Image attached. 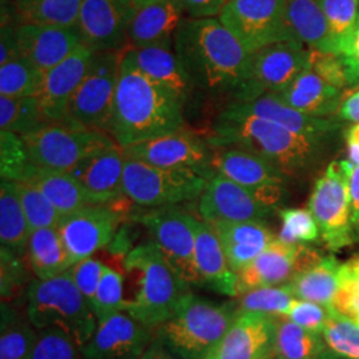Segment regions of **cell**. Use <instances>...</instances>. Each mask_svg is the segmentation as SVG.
<instances>
[{
    "instance_id": "obj_17",
    "label": "cell",
    "mask_w": 359,
    "mask_h": 359,
    "mask_svg": "<svg viewBox=\"0 0 359 359\" xmlns=\"http://www.w3.org/2000/svg\"><path fill=\"white\" fill-rule=\"evenodd\" d=\"M154 330L118 311L97 322L90 342L81 348L84 359H140L154 341Z\"/></svg>"
},
{
    "instance_id": "obj_1",
    "label": "cell",
    "mask_w": 359,
    "mask_h": 359,
    "mask_svg": "<svg viewBox=\"0 0 359 359\" xmlns=\"http://www.w3.org/2000/svg\"><path fill=\"white\" fill-rule=\"evenodd\" d=\"M330 139L292 132L268 120L226 107L206 142L212 148H237L257 154L290 177H304L321 164Z\"/></svg>"
},
{
    "instance_id": "obj_32",
    "label": "cell",
    "mask_w": 359,
    "mask_h": 359,
    "mask_svg": "<svg viewBox=\"0 0 359 359\" xmlns=\"http://www.w3.org/2000/svg\"><path fill=\"white\" fill-rule=\"evenodd\" d=\"M27 256L31 269L39 280L56 277L74 265L57 228L31 231Z\"/></svg>"
},
{
    "instance_id": "obj_19",
    "label": "cell",
    "mask_w": 359,
    "mask_h": 359,
    "mask_svg": "<svg viewBox=\"0 0 359 359\" xmlns=\"http://www.w3.org/2000/svg\"><path fill=\"white\" fill-rule=\"evenodd\" d=\"M93 56L95 52L81 44L60 65L44 72L36 97L50 124L65 121L67 107L88 74Z\"/></svg>"
},
{
    "instance_id": "obj_6",
    "label": "cell",
    "mask_w": 359,
    "mask_h": 359,
    "mask_svg": "<svg viewBox=\"0 0 359 359\" xmlns=\"http://www.w3.org/2000/svg\"><path fill=\"white\" fill-rule=\"evenodd\" d=\"M27 314L38 329L55 327L86 346L97 329L88 301L65 271L47 280H34L27 287Z\"/></svg>"
},
{
    "instance_id": "obj_5",
    "label": "cell",
    "mask_w": 359,
    "mask_h": 359,
    "mask_svg": "<svg viewBox=\"0 0 359 359\" xmlns=\"http://www.w3.org/2000/svg\"><path fill=\"white\" fill-rule=\"evenodd\" d=\"M124 268L139 276L137 293L126 301L124 311L152 330L170 318L180 299L191 292L152 240L133 248L124 258Z\"/></svg>"
},
{
    "instance_id": "obj_55",
    "label": "cell",
    "mask_w": 359,
    "mask_h": 359,
    "mask_svg": "<svg viewBox=\"0 0 359 359\" xmlns=\"http://www.w3.org/2000/svg\"><path fill=\"white\" fill-rule=\"evenodd\" d=\"M338 283L335 299L359 295V256H354L339 265Z\"/></svg>"
},
{
    "instance_id": "obj_54",
    "label": "cell",
    "mask_w": 359,
    "mask_h": 359,
    "mask_svg": "<svg viewBox=\"0 0 359 359\" xmlns=\"http://www.w3.org/2000/svg\"><path fill=\"white\" fill-rule=\"evenodd\" d=\"M1 34H0V67L20 57V48L16 35V23L13 20L11 10L1 7Z\"/></svg>"
},
{
    "instance_id": "obj_3",
    "label": "cell",
    "mask_w": 359,
    "mask_h": 359,
    "mask_svg": "<svg viewBox=\"0 0 359 359\" xmlns=\"http://www.w3.org/2000/svg\"><path fill=\"white\" fill-rule=\"evenodd\" d=\"M185 128L184 105L123 56L109 135L120 148Z\"/></svg>"
},
{
    "instance_id": "obj_53",
    "label": "cell",
    "mask_w": 359,
    "mask_h": 359,
    "mask_svg": "<svg viewBox=\"0 0 359 359\" xmlns=\"http://www.w3.org/2000/svg\"><path fill=\"white\" fill-rule=\"evenodd\" d=\"M1 298H11L26 280V268L22 257L1 249Z\"/></svg>"
},
{
    "instance_id": "obj_61",
    "label": "cell",
    "mask_w": 359,
    "mask_h": 359,
    "mask_svg": "<svg viewBox=\"0 0 359 359\" xmlns=\"http://www.w3.org/2000/svg\"><path fill=\"white\" fill-rule=\"evenodd\" d=\"M346 145L348 160L359 165V123L347 129Z\"/></svg>"
},
{
    "instance_id": "obj_12",
    "label": "cell",
    "mask_w": 359,
    "mask_h": 359,
    "mask_svg": "<svg viewBox=\"0 0 359 359\" xmlns=\"http://www.w3.org/2000/svg\"><path fill=\"white\" fill-rule=\"evenodd\" d=\"M311 50L297 41H280L252 53L248 77L234 102H250L264 95L280 93L308 69Z\"/></svg>"
},
{
    "instance_id": "obj_57",
    "label": "cell",
    "mask_w": 359,
    "mask_h": 359,
    "mask_svg": "<svg viewBox=\"0 0 359 359\" xmlns=\"http://www.w3.org/2000/svg\"><path fill=\"white\" fill-rule=\"evenodd\" d=\"M350 193V213L351 225L355 234L357 243L359 241V165L353 164L350 160H345Z\"/></svg>"
},
{
    "instance_id": "obj_2",
    "label": "cell",
    "mask_w": 359,
    "mask_h": 359,
    "mask_svg": "<svg viewBox=\"0 0 359 359\" xmlns=\"http://www.w3.org/2000/svg\"><path fill=\"white\" fill-rule=\"evenodd\" d=\"M175 51L196 88L233 96L248 77L252 53L216 18H188L175 38Z\"/></svg>"
},
{
    "instance_id": "obj_47",
    "label": "cell",
    "mask_w": 359,
    "mask_h": 359,
    "mask_svg": "<svg viewBox=\"0 0 359 359\" xmlns=\"http://www.w3.org/2000/svg\"><path fill=\"white\" fill-rule=\"evenodd\" d=\"M27 359H84L81 346L65 332L48 327L39 330L38 341Z\"/></svg>"
},
{
    "instance_id": "obj_50",
    "label": "cell",
    "mask_w": 359,
    "mask_h": 359,
    "mask_svg": "<svg viewBox=\"0 0 359 359\" xmlns=\"http://www.w3.org/2000/svg\"><path fill=\"white\" fill-rule=\"evenodd\" d=\"M313 51V50H311ZM310 68L321 76L327 84L333 86L338 90H344L348 88V77L344 63L335 53L327 52H311Z\"/></svg>"
},
{
    "instance_id": "obj_22",
    "label": "cell",
    "mask_w": 359,
    "mask_h": 359,
    "mask_svg": "<svg viewBox=\"0 0 359 359\" xmlns=\"http://www.w3.org/2000/svg\"><path fill=\"white\" fill-rule=\"evenodd\" d=\"M126 157L123 148H114L92 154L68 172L90 197L92 205L107 204L124 196L123 175Z\"/></svg>"
},
{
    "instance_id": "obj_37",
    "label": "cell",
    "mask_w": 359,
    "mask_h": 359,
    "mask_svg": "<svg viewBox=\"0 0 359 359\" xmlns=\"http://www.w3.org/2000/svg\"><path fill=\"white\" fill-rule=\"evenodd\" d=\"M327 350L322 334L301 327L287 317H277L273 359H318Z\"/></svg>"
},
{
    "instance_id": "obj_58",
    "label": "cell",
    "mask_w": 359,
    "mask_h": 359,
    "mask_svg": "<svg viewBox=\"0 0 359 359\" xmlns=\"http://www.w3.org/2000/svg\"><path fill=\"white\" fill-rule=\"evenodd\" d=\"M226 3L228 0H182L185 13L196 19L217 16Z\"/></svg>"
},
{
    "instance_id": "obj_40",
    "label": "cell",
    "mask_w": 359,
    "mask_h": 359,
    "mask_svg": "<svg viewBox=\"0 0 359 359\" xmlns=\"http://www.w3.org/2000/svg\"><path fill=\"white\" fill-rule=\"evenodd\" d=\"M297 298L292 294L287 285L255 289L244 293L236 301L241 313H261L271 317H286L294 308Z\"/></svg>"
},
{
    "instance_id": "obj_8",
    "label": "cell",
    "mask_w": 359,
    "mask_h": 359,
    "mask_svg": "<svg viewBox=\"0 0 359 359\" xmlns=\"http://www.w3.org/2000/svg\"><path fill=\"white\" fill-rule=\"evenodd\" d=\"M208 181L192 169L154 167L126 158L123 193L136 205L156 209L200 198Z\"/></svg>"
},
{
    "instance_id": "obj_44",
    "label": "cell",
    "mask_w": 359,
    "mask_h": 359,
    "mask_svg": "<svg viewBox=\"0 0 359 359\" xmlns=\"http://www.w3.org/2000/svg\"><path fill=\"white\" fill-rule=\"evenodd\" d=\"M90 306L97 322L118 311H124V278L121 273L107 268L96 293L90 299Z\"/></svg>"
},
{
    "instance_id": "obj_38",
    "label": "cell",
    "mask_w": 359,
    "mask_h": 359,
    "mask_svg": "<svg viewBox=\"0 0 359 359\" xmlns=\"http://www.w3.org/2000/svg\"><path fill=\"white\" fill-rule=\"evenodd\" d=\"M39 330L31 323L28 314L16 306L1 302L0 359H27L38 341Z\"/></svg>"
},
{
    "instance_id": "obj_35",
    "label": "cell",
    "mask_w": 359,
    "mask_h": 359,
    "mask_svg": "<svg viewBox=\"0 0 359 359\" xmlns=\"http://www.w3.org/2000/svg\"><path fill=\"white\" fill-rule=\"evenodd\" d=\"M29 226L23 206L15 189V182L1 180L0 184V243L1 249L16 256L27 253Z\"/></svg>"
},
{
    "instance_id": "obj_15",
    "label": "cell",
    "mask_w": 359,
    "mask_h": 359,
    "mask_svg": "<svg viewBox=\"0 0 359 359\" xmlns=\"http://www.w3.org/2000/svg\"><path fill=\"white\" fill-rule=\"evenodd\" d=\"M136 10L133 0H83L76 25L83 44L93 52L126 51Z\"/></svg>"
},
{
    "instance_id": "obj_41",
    "label": "cell",
    "mask_w": 359,
    "mask_h": 359,
    "mask_svg": "<svg viewBox=\"0 0 359 359\" xmlns=\"http://www.w3.org/2000/svg\"><path fill=\"white\" fill-rule=\"evenodd\" d=\"M44 72L20 56L0 67V95L7 97L36 96Z\"/></svg>"
},
{
    "instance_id": "obj_34",
    "label": "cell",
    "mask_w": 359,
    "mask_h": 359,
    "mask_svg": "<svg viewBox=\"0 0 359 359\" xmlns=\"http://www.w3.org/2000/svg\"><path fill=\"white\" fill-rule=\"evenodd\" d=\"M46 194L62 217L75 213L84 206L92 205L90 197L71 175L35 168L25 181Z\"/></svg>"
},
{
    "instance_id": "obj_59",
    "label": "cell",
    "mask_w": 359,
    "mask_h": 359,
    "mask_svg": "<svg viewBox=\"0 0 359 359\" xmlns=\"http://www.w3.org/2000/svg\"><path fill=\"white\" fill-rule=\"evenodd\" d=\"M332 309L359 327V295L350 298H337L334 299Z\"/></svg>"
},
{
    "instance_id": "obj_63",
    "label": "cell",
    "mask_w": 359,
    "mask_h": 359,
    "mask_svg": "<svg viewBox=\"0 0 359 359\" xmlns=\"http://www.w3.org/2000/svg\"><path fill=\"white\" fill-rule=\"evenodd\" d=\"M318 359H346L344 358V357H339L338 354H335V353H333L330 348L322 355V357H320Z\"/></svg>"
},
{
    "instance_id": "obj_29",
    "label": "cell",
    "mask_w": 359,
    "mask_h": 359,
    "mask_svg": "<svg viewBox=\"0 0 359 359\" xmlns=\"http://www.w3.org/2000/svg\"><path fill=\"white\" fill-rule=\"evenodd\" d=\"M210 225L217 231L225 256L234 273H238L252 262L277 238L266 221H224Z\"/></svg>"
},
{
    "instance_id": "obj_11",
    "label": "cell",
    "mask_w": 359,
    "mask_h": 359,
    "mask_svg": "<svg viewBox=\"0 0 359 359\" xmlns=\"http://www.w3.org/2000/svg\"><path fill=\"white\" fill-rule=\"evenodd\" d=\"M308 206L320 226L322 240L330 252L342 250L357 243L351 225L345 160L333 161L327 165L316 181Z\"/></svg>"
},
{
    "instance_id": "obj_30",
    "label": "cell",
    "mask_w": 359,
    "mask_h": 359,
    "mask_svg": "<svg viewBox=\"0 0 359 359\" xmlns=\"http://www.w3.org/2000/svg\"><path fill=\"white\" fill-rule=\"evenodd\" d=\"M273 95V93H271ZM281 102L314 117H333L344 102V90L327 84L310 67L283 92L274 93Z\"/></svg>"
},
{
    "instance_id": "obj_28",
    "label": "cell",
    "mask_w": 359,
    "mask_h": 359,
    "mask_svg": "<svg viewBox=\"0 0 359 359\" xmlns=\"http://www.w3.org/2000/svg\"><path fill=\"white\" fill-rule=\"evenodd\" d=\"M212 167L215 173L249 189L266 184L287 185L292 180L268 160L237 148H213Z\"/></svg>"
},
{
    "instance_id": "obj_48",
    "label": "cell",
    "mask_w": 359,
    "mask_h": 359,
    "mask_svg": "<svg viewBox=\"0 0 359 359\" xmlns=\"http://www.w3.org/2000/svg\"><path fill=\"white\" fill-rule=\"evenodd\" d=\"M322 11L330 27L335 43L344 38L357 23L359 16V0H318Z\"/></svg>"
},
{
    "instance_id": "obj_56",
    "label": "cell",
    "mask_w": 359,
    "mask_h": 359,
    "mask_svg": "<svg viewBox=\"0 0 359 359\" xmlns=\"http://www.w3.org/2000/svg\"><path fill=\"white\" fill-rule=\"evenodd\" d=\"M250 192L261 205L271 212L283 204L289 193L285 184H266L250 189Z\"/></svg>"
},
{
    "instance_id": "obj_33",
    "label": "cell",
    "mask_w": 359,
    "mask_h": 359,
    "mask_svg": "<svg viewBox=\"0 0 359 359\" xmlns=\"http://www.w3.org/2000/svg\"><path fill=\"white\" fill-rule=\"evenodd\" d=\"M339 265L341 262L333 255L325 256L320 264L295 276L286 285L297 299L332 308L339 286Z\"/></svg>"
},
{
    "instance_id": "obj_20",
    "label": "cell",
    "mask_w": 359,
    "mask_h": 359,
    "mask_svg": "<svg viewBox=\"0 0 359 359\" xmlns=\"http://www.w3.org/2000/svg\"><path fill=\"white\" fill-rule=\"evenodd\" d=\"M277 317L241 313L204 359H273Z\"/></svg>"
},
{
    "instance_id": "obj_25",
    "label": "cell",
    "mask_w": 359,
    "mask_h": 359,
    "mask_svg": "<svg viewBox=\"0 0 359 359\" xmlns=\"http://www.w3.org/2000/svg\"><path fill=\"white\" fill-rule=\"evenodd\" d=\"M124 57L139 68L144 75L170 90L184 107L188 104L196 87L180 63L175 46L163 44L144 48H127Z\"/></svg>"
},
{
    "instance_id": "obj_14",
    "label": "cell",
    "mask_w": 359,
    "mask_h": 359,
    "mask_svg": "<svg viewBox=\"0 0 359 359\" xmlns=\"http://www.w3.org/2000/svg\"><path fill=\"white\" fill-rule=\"evenodd\" d=\"M126 158L160 168L192 169L206 180L216 173L212 167L213 148L187 129L163 135L123 149Z\"/></svg>"
},
{
    "instance_id": "obj_51",
    "label": "cell",
    "mask_w": 359,
    "mask_h": 359,
    "mask_svg": "<svg viewBox=\"0 0 359 359\" xmlns=\"http://www.w3.org/2000/svg\"><path fill=\"white\" fill-rule=\"evenodd\" d=\"M334 53L344 63L348 86L359 88V16L354 27L335 43Z\"/></svg>"
},
{
    "instance_id": "obj_62",
    "label": "cell",
    "mask_w": 359,
    "mask_h": 359,
    "mask_svg": "<svg viewBox=\"0 0 359 359\" xmlns=\"http://www.w3.org/2000/svg\"><path fill=\"white\" fill-rule=\"evenodd\" d=\"M140 359H177L156 337Z\"/></svg>"
},
{
    "instance_id": "obj_23",
    "label": "cell",
    "mask_w": 359,
    "mask_h": 359,
    "mask_svg": "<svg viewBox=\"0 0 359 359\" xmlns=\"http://www.w3.org/2000/svg\"><path fill=\"white\" fill-rule=\"evenodd\" d=\"M185 13L182 0H161L137 8L129 25V48L175 46Z\"/></svg>"
},
{
    "instance_id": "obj_18",
    "label": "cell",
    "mask_w": 359,
    "mask_h": 359,
    "mask_svg": "<svg viewBox=\"0 0 359 359\" xmlns=\"http://www.w3.org/2000/svg\"><path fill=\"white\" fill-rule=\"evenodd\" d=\"M200 219L208 224L266 221L273 212L261 205L249 188L216 173L198 201Z\"/></svg>"
},
{
    "instance_id": "obj_49",
    "label": "cell",
    "mask_w": 359,
    "mask_h": 359,
    "mask_svg": "<svg viewBox=\"0 0 359 359\" xmlns=\"http://www.w3.org/2000/svg\"><path fill=\"white\" fill-rule=\"evenodd\" d=\"M107 268L108 266L104 265L102 261L90 257L72 265L69 269L67 270V273L90 304V299L93 298V295L99 287V283L102 281Z\"/></svg>"
},
{
    "instance_id": "obj_36",
    "label": "cell",
    "mask_w": 359,
    "mask_h": 359,
    "mask_svg": "<svg viewBox=\"0 0 359 359\" xmlns=\"http://www.w3.org/2000/svg\"><path fill=\"white\" fill-rule=\"evenodd\" d=\"M83 0H11L16 25L76 27Z\"/></svg>"
},
{
    "instance_id": "obj_39",
    "label": "cell",
    "mask_w": 359,
    "mask_h": 359,
    "mask_svg": "<svg viewBox=\"0 0 359 359\" xmlns=\"http://www.w3.org/2000/svg\"><path fill=\"white\" fill-rule=\"evenodd\" d=\"M50 124L43 115L36 96L7 97L0 96V129L26 136Z\"/></svg>"
},
{
    "instance_id": "obj_24",
    "label": "cell",
    "mask_w": 359,
    "mask_h": 359,
    "mask_svg": "<svg viewBox=\"0 0 359 359\" xmlns=\"http://www.w3.org/2000/svg\"><path fill=\"white\" fill-rule=\"evenodd\" d=\"M229 107L249 115L268 120L295 133L330 139L341 128L339 120L334 117H314L302 114L281 102L276 95H264L250 102H233Z\"/></svg>"
},
{
    "instance_id": "obj_46",
    "label": "cell",
    "mask_w": 359,
    "mask_h": 359,
    "mask_svg": "<svg viewBox=\"0 0 359 359\" xmlns=\"http://www.w3.org/2000/svg\"><path fill=\"white\" fill-rule=\"evenodd\" d=\"M283 228L277 236L285 244L314 243L321 237L320 226L309 209L287 208L280 210Z\"/></svg>"
},
{
    "instance_id": "obj_7",
    "label": "cell",
    "mask_w": 359,
    "mask_h": 359,
    "mask_svg": "<svg viewBox=\"0 0 359 359\" xmlns=\"http://www.w3.org/2000/svg\"><path fill=\"white\" fill-rule=\"evenodd\" d=\"M124 52H95L90 71L68 104L62 124L109 135Z\"/></svg>"
},
{
    "instance_id": "obj_13",
    "label": "cell",
    "mask_w": 359,
    "mask_h": 359,
    "mask_svg": "<svg viewBox=\"0 0 359 359\" xmlns=\"http://www.w3.org/2000/svg\"><path fill=\"white\" fill-rule=\"evenodd\" d=\"M286 0H228L218 20L249 53L280 41H292L285 22Z\"/></svg>"
},
{
    "instance_id": "obj_26",
    "label": "cell",
    "mask_w": 359,
    "mask_h": 359,
    "mask_svg": "<svg viewBox=\"0 0 359 359\" xmlns=\"http://www.w3.org/2000/svg\"><path fill=\"white\" fill-rule=\"evenodd\" d=\"M299 244H285L278 237L252 262L237 273L240 297L255 289L280 286L293 280Z\"/></svg>"
},
{
    "instance_id": "obj_27",
    "label": "cell",
    "mask_w": 359,
    "mask_h": 359,
    "mask_svg": "<svg viewBox=\"0 0 359 359\" xmlns=\"http://www.w3.org/2000/svg\"><path fill=\"white\" fill-rule=\"evenodd\" d=\"M194 236V259L204 286L219 294L237 297V273L231 270L213 225L197 218Z\"/></svg>"
},
{
    "instance_id": "obj_45",
    "label": "cell",
    "mask_w": 359,
    "mask_h": 359,
    "mask_svg": "<svg viewBox=\"0 0 359 359\" xmlns=\"http://www.w3.org/2000/svg\"><path fill=\"white\" fill-rule=\"evenodd\" d=\"M322 337L327 347L346 359H359V327L332 309Z\"/></svg>"
},
{
    "instance_id": "obj_64",
    "label": "cell",
    "mask_w": 359,
    "mask_h": 359,
    "mask_svg": "<svg viewBox=\"0 0 359 359\" xmlns=\"http://www.w3.org/2000/svg\"><path fill=\"white\" fill-rule=\"evenodd\" d=\"M156 1H161V0H133L135 6H136L137 8L144 7V6H148V4H152V3H156Z\"/></svg>"
},
{
    "instance_id": "obj_4",
    "label": "cell",
    "mask_w": 359,
    "mask_h": 359,
    "mask_svg": "<svg viewBox=\"0 0 359 359\" xmlns=\"http://www.w3.org/2000/svg\"><path fill=\"white\" fill-rule=\"evenodd\" d=\"M238 316L236 301L217 304L189 292L154 337L177 359H204Z\"/></svg>"
},
{
    "instance_id": "obj_16",
    "label": "cell",
    "mask_w": 359,
    "mask_h": 359,
    "mask_svg": "<svg viewBox=\"0 0 359 359\" xmlns=\"http://www.w3.org/2000/svg\"><path fill=\"white\" fill-rule=\"evenodd\" d=\"M121 215L114 208L100 204L84 206L75 213L62 217L57 231L74 265L90 258L115 238Z\"/></svg>"
},
{
    "instance_id": "obj_60",
    "label": "cell",
    "mask_w": 359,
    "mask_h": 359,
    "mask_svg": "<svg viewBox=\"0 0 359 359\" xmlns=\"http://www.w3.org/2000/svg\"><path fill=\"white\" fill-rule=\"evenodd\" d=\"M338 118L348 121V123H359V88L351 92L339 107Z\"/></svg>"
},
{
    "instance_id": "obj_21",
    "label": "cell",
    "mask_w": 359,
    "mask_h": 359,
    "mask_svg": "<svg viewBox=\"0 0 359 359\" xmlns=\"http://www.w3.org/2000/svg\"><path fill=\"white\" fill-rule=\"evenodd\" d=\"M20 56L46 72L83 44L76 27L25 23L16 26Z\"/></svg>"
},
{
    "instance_id": "obj_9",
    "label": "cell",
    "mask_w": 359,
    "mask_h": 359,
    "mask_svg": "<svg viewBox=\"0 0 359 359\" xmlns=\"http://www.w3.org/2000/svg\"><path fill=\"white\" fill-rule=\"evenodd\" d=\"M22 137L35 167L65 173L92 154L117 145L105 132L55 123L46 124Z\"/></svg>"
},
{
    "instance_id": "obj_10",
    "label": "cell",
    "mask_w": 359,
    "mask_h": 359,
    "mask_svg": "<svg viewBox=\"0 0 359 359\" xmlns=\"http://www.w3.org/2000/svg\"><path fill=\"white\" fill-rule=\"evenodd\" d=\"M142 224L170 269L189 286H204L194 259L197 218L179 205L149 209L135 216Z\"/></svg>"
},
{
    "instance_id": "obj_42",
    "label": "cell",
    "mask_w": 359,
    "mask_h": 359,
    "mask_svg": "<svg viewBox=\"0 0 359 359\" xmlns=\"http://www.w3.org/2000/svg\"><path fill=\"white\" fill-rule=\"evenodd\" d=\"M15 189L19 196L20 204L23 206L29 231H38L43 228H57L62 216L52 205L46 194L39 191L36 187L25 182L13 181Z\"/></svg>"
},
{
    "instance_id": "obj_31",
    "label": "cell",
    "mask_w": 359,
    "mask_h": 359,
    "mask_svg": "<svg viewBox=\"0 0 359 359\" xmlns=\"http://www.w3.org/2000/svg\"><path fill=\"white\" fill-rule=\"evenodd\" d=\"M285 22L292 41L313 51L334 53L330 27L318 0H286Z\"/></svg>"
},
{
    "instance_id": "obj_43",
    "label": "cell",
    "mask_w": 359,
    "mask_h": 359,
    "mask_svg": "<svg viewBox=\"0 0 359 359\" xmlns=\"http://www.w3.org/2000/svg\"><path fill=\"white\" fill-rule=\"evenodd\" d=\"M35 168L29 158L23 137L13 132L0 130L1 180L26 181Z\"/></svg>"
},
{
    "instance_id": "obj_52",
    "label": "cell",
    "mask_w": 359,
    "mask_h": 359,
    "mask_svg": "<svg viewBox=\"0 0 359 359\" xmlns=\"http://www.w3.org/2000/svg\"><path fill=\"white\" fill-rule=\"evenodd\" d=\"M332 308L322 306L309 301H297L294 308L286 316L292 322L305 327L310 332L322 334L330 318Z\"/></svg>"
}]
</instances>
